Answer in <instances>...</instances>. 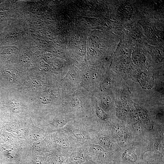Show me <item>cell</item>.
Segmentation results:
<instances>
[{
	"mask_svg": "<svg viewBox=\"0 0 164 164\" xmlns=\"http://www.w3.org/2000/svg\"><path fill=\"white\" fill-rule=\"evenodd\" d=\"M1 133H2V130L1 129V128H0V135H1Z\"/></svg>",
	"mask_w": 164,
	"mask_h": 164,
	"instance_id": "7",
	"label": "cell"
},
{
	"mask_svg": "<svg viewBox=\"0 0 164 164\" xmlns=\"http://www.w3.org/2000/svg\"><path fill=\"white\" fill-rule=\"evenodd\" d=\"M120 131L119 128H116L114 129V133L115 135H117L120 134Z\"/></svg>",
	"mask_w": 164,
	"mask_h": 164,
	"instance_id": "6",
	"label": "cell"
},
{
	"mask_svg": "<svg viewBox=\"0 0 164 164\" xmlns=\"http://www.w3.org/2000/svg\"><path fill=\"white\" fill-rule=\"evenodd\" d=\"M99 140L100 142L102 145L107 146H108L110 145V142L106 138L101 137L99 138Z\"/></svg>",
	"mask_w": 164,
	"mask_h": 164,
	"instance_id": "2",
	"label": "cell"
},
{
	"mask_svg": "<svg viewBox=\"0 0 164 164\" xmlns=\"http://www.w3.org/2000/svg\"><path fill=\"white\" fill-rule=\"evenodd\" d=\"M73 133L74 135L78 138L85 139L87 138L84 132L80 130H74L73 131Z\"/></svg>",
	"mask_w": 164,
	"mask_h": 164,
	"instance_id": "1",
	"label": "cell"
},
{
	"mask_svg": "<svg viewBox=\"0 0 164 164\" xmlns=\"http://www.w3.org/2000/svg\"><path fill=\"white\" fill-rule=\"evenodd\" d=\"M66 122L67 120L65 119L62 118L57 120L55 123L57 126L60 127L65 125Z\"/></svg>",
	"mask_w": 164,
	"mask_h": 164,
	"instance_id": "3",
	"label": "cell"
},
{
	"mask_svg": "<svg viewBox=\"0 0 164 164\" xmlns=\"http://www.w3.org/2000/svg\"><path fill=\"white\" fill-rule=\"evenodd\" d=\"M2 138L5 142H9L11 141L10 135L7 133H4L2 135Z\"/></svg>",
	"mask_w": 164,
	"mask_h": 164,
	"instance_id": "4",
	"label": "cell"
},
{
	"mask_svg": "<svg viewBox=\"0 0 164 164\" xmlns=\"http://www.w3.org/2000/svg\"><path fill=\"white\" fill-rule=\"evenodd\" d=\"M93 151L94 152L97 153L102 152L103 151L102 149L99 146H95L93 148Z\"/></svg>",
	"mask_w": 164,
	"mask_h": 164,
	"instance_id": "5",
	"label": "cell"
}]
</instances>
